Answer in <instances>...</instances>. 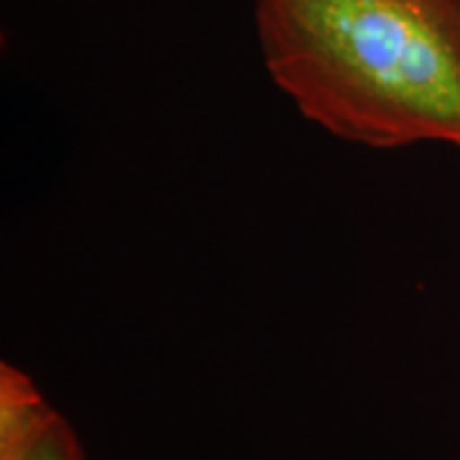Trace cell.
I'll return each instance as SVG.
<instances>
[{
  "label": "cell",
  "mask_w": 460,
  "mask_h": 460,
  "mask_svg": "<svg viewBox=\"0 0 460 460\" xmlns=\"http://www.w3.org/2000/svg\"><path fill=\"white\" fill-rule=\"evenodd\" d=\"M271 80L371 148L460 146V0H256Z\"/></svg>",
  "instance_id": "6da1fadb"
},
{
  "label": "cell",
  "mask_w": 460,
  "mask_h": 460,
  "mask_svg": "<svg viewBox=\"0 0 460 460\" xmlns=\"http://www.w3.org/2000/svg\"><path fill=\"white\" fill-rule=\"evenodd\" d=\"M0 460H87L69 420L8 361L0 363Z\"/></svg>",
  "instance_id": "7a4b0ae2"
}]
</instances>
